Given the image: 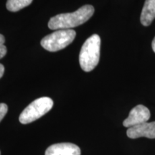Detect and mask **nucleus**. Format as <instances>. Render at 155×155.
<instances>
[{
  "instance_id": "13",
  "label": "nucleus",
  "mask_w": 155,
  "mask_h": 155,
  "mask_svg": "<svg viewBox=\"0 0 155 155\" xmlns=\"http://www.w3.org/2000/svg\"><path fill=\"white\" fill-rule=\"evenodd\" d=\"M152 50H153V51H154V53H155V37H154V40H153V41H152Z\"/></svg>"
},
{
  "instance_id": "11",
  "label": "nucleus",
  "mask_w": 155,
  "mask_h": 155,
  "mask_svg": "<svg viewBox=\"0 0 155 155\" xmlns=\"http://www.w3.org/2000/svg\"><path fill=\"white\" fill-rule=\"evenodd\" d=\"M8 111V106L5 104H0V121L3 119Z\"/></svg>"
},
{
  "instance_id": "7",
  "label": "nucleus",
  "mask_w": 155,
  "mask_h": 155,
  "mask_svg": "<svg viewBox=\"0 0 155 155\" xmlns=\"http://www.w3.org/2000/svg\"><path fill=\"white\" fill-rule=\"evenodd\" d=\"M45 155H81V149L72 143H59L48 147Z\"/></svg>"
},
{
  "instance_id": "1",
  "label": "nucleus",
  "mask_w": 155,
  "mask_h": 155,
  "mask_svg": "<svg viewBox=\"0 0 155 155\" xmlns=\"http://www.w3.org/2000/svg\"><path fill=\"white\" fill-rule=\"evenodd\" d=\"M94 7L86 5L81 7L74 12L63 13L51 17L48 22L50 30H70L86 22L93 16Z\"/></svg>"
},
{
  "instance_id": "9",
  "label": "nucleus",
  "mask_w": 155,
  "mask_h": 155,
  "mask_svg": "<svg viewBox=\"0 0 155 155\" xmlns=\"http://www.w3.org/2000/svg\"><path fill=\"white\" fill-rule=\"evenodd\" d=\"M32 1L33 0H7L6 7L9 11L15 12L28 7Z\"/></svg>"
},
{
  "instance_id": "2",
  "label": "nucleus",
  "mask_w": 155,
  "mask_h": 155,
  "mask_svg": "<svg viewBox=\"0 0 155 155\" xmlns=\"http://www.w3.org/2000/svg\"><path fill=\"white\" fill-rule=\"evenodd\" d=\"M101 38L94 34L83 45L79 54V63L85 72H90L98 64L100 59Z\"/></svg>"
},
{
  "instance_id": "10",
  "label": "nucleus",
  "mask_w": 155,
  "mask_h": 155,
  "mask_svg": "<svg viewBox=\"0 0 155 155\" xmlns=\"http://www.w3.org/2000/svg\"><path fill=\"white\" fill-rule=\"evenodd\" d=\"M5 39L2 35L0 34V59L4 58L7 54V48L5 45Z\"/></svg>"
},
{
  "instance_id": "6",
  "label": "nucleus",
  "mask_w": 155,
  "mask_h": 155,
  "mask_svg": "<svg viewBox=\"0 0 155 155\" xmlns=\"http://www.w3.org/2000/svg\"><path fill=\"white\" fill-rule=\"evenodd\" d=\"M127 134L131 139H137L139 137L155 139V121L145 122L129 128Z\"/></svg>"
},
{
  "instance_id": "12",
  "label": "nucleus",
  "mask_w": 155,
  "mask_h": 155,
  "mask_svg": "<svg viewBox=\"0 0 155 155\" xmlns=\"http://www.w3.org/2000/svg\"><path fill=\"white\" fill-rule=\"evenodd\" d=\"M4 73H5V67L2 64L0 63V78L3 76Z\"/></svg>"
},
{
  "instance_id": "4",
  "label": "nucleus",
  "mask_w": 155,
  "mask_h": 155,
  "mask_svg": "<svg viewBox=\"0 0 155 155\" xmlns=\"http://www.w3.org/2000/svg\"><path fill=\"white\" fill-rule=\"evenodd\" d=\"M76 35L75 30H58L42 39V47L50 52H57L66 48L72 42Z\"/></svg>"
},
{
  "instance_id": "3",
  "label": "nucleus",
  "mask_w": 155,
  "mask_h": 155,
  "mask_svg": "<svg viewBox=\"0 0 155 155\" xmlns=\"http://www.w3.org/2000/svg\"><path fill=\"white\" fill-rule=\"evenodd\" d=\"M53 101L49 97H41L35 100L23 110L19 116V122L28 124L41 118L51 110Z\"/></svg>"
},
{
  "instance_id": "8",
  "label": "nucleus",
  "mask_w": 155,
  "mask_h": 155,
  "mask_svg": "<svg viewBox=\"0 0 155 155\" xmlns=\"http://www.w3.org/2000/svg\"><path fill=\"white\" fill-rule=\"evenodd\" d=\"M155 18V0H146L141 11L140 20L144 26L151 25Z\"/></svg>"
},
{
  "instance_id": "14",
  "label": "nucleus",
  "mask_w": 155,
  "mask_h": 155,
  "mask_svg": "<svg viewBox=\"0 0 155 155\" xmlns=\"http://www.w3.org/2000/svg\"><path fill=\"white\" fill-rule=\"evenodd\" d=\"M0 155H1V153H0Z\"/></svg>"
},
{
  "instance_id": "5",
  "label": "nucleus",
  "mask_w": 155,
  "mask_h": 155,
  "mask_svg": "<svg viewBox=\"0 0 155 155\" xmlns=\"http://www.w3.org/2000/svg\"><path fill=\"white\" fill-rule=\"evenodd\" d=\"M150 118V111L146 106L138 105L131 110L129 116L123 122L125 127L130 128L148 121Z\"/></svg>"
}]
</instances>
